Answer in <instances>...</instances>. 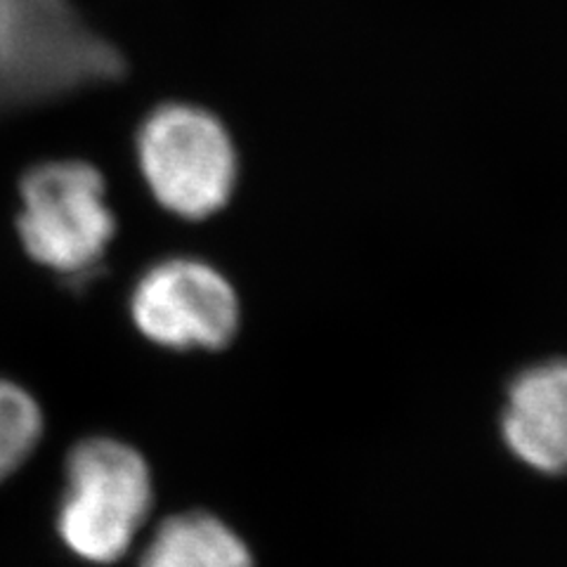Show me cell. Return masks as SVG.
Returning a JSON list of instances; mask_svg holds the SVG:
<instances>
[{"label": "cell", "instance_id": "cell-1", "mask_svg": "<svg viewBox=\"0 0 567 567\" xmlns=\"http://www.w3.org/2000/svg\"><path fill=\"white\" fill-rule=\"evenodd\" d=\"M123 69L71 0H0V114L112 83Z\"/></svg>", "mask_w": 567, "mask_h": 567}, {"label": "cell", "instance_id": "cell-2", "mask_svg": "<svg viewBox=\"0 0 567 567\" xmlns=\"http://www.w3.org/2000/svg\"><path fill=\"white\" fill-rule=\"evenodd\" d=\"M20 197L17 233L24 251L74 284L95 277L116 233L102 173L74 158L48 162L22 177Z\"/></svg>", "mask_w": 567, "mask_h": 567}, {"label": "cell", "instance_id": "cell-3", "mask_svg": "<svg viewBox=\"0 0 567 567\" xmlns=\"http://www.w3.org/2000/svg\"><path fill=\"white\" fill-rule=\"evenodd\" d=\"M60 532L76 556L114 563L128 551L154 502L152 473L118 440H83L66 461Z\"/></svg>", "mask_w": 567, "mask_h": 567}, {"label": "cell", "instance_id": "cell-4", "mask_svg": "<svg viewBox=\"0 0 567 567\" xmlns=\"http://www.w3.org/2000/svg\"><path fill=\"white\" fill-rule=\"evenodd\" d=\"M137 158L156 202L181 218H206L233 194V142L223 123L197 106L166 104L152 112L137 135Z\"/></svg>", "mask_w": 567, "mask_h": 567}, {"label": "cell", "instance_id": "cell-5", "mask_svg": "<svg viewBox=\"0 0 567 567\" xmlns=\"http://www.w3.org/2000/svg\"><path fill=\"white\" fill-rule=\"evenodd\" d=\"M131 312L150 341L175 350L223 348L239 324V303L229 281L210 265L189 258L154 265L137 281Z\"/></svg>", "mask_w": 567, "mask_h": 567}, {"label": "cell", "instance_id": "cell-6", "mask_svg": "<svg viewBox=\"0 0 567 567\" xmlns=\"http://www.w3.org/2000/svg\"><path fill=\"white\" fill-rule=\"evenodd\" d=\"M502 435L525 466L567 475V362L532 367L511 383Z\"/></svg>", "mask_w": 567, "mask_h": 567}, {"label": "cell", "instance_id": "cell-7", "mask_svg": "<svg viewBox=\"0 0 567 567\" xmlns=\"http://www.w3.org/2000/svg\"><path fill=\"white\" fill-rule=\"evenodd\" d=\"M140 567H256L251 548L210 513L192 511L158 525Z\"/></svg>", "mask_w": 567, "mask_h": 567}, {"label": "cell", "instance_id": "cell-8", "mask_svg": "<svg viewBox=\"0 0 567 567\" xmlns=\"http://www.w3.org/2000/svg\"><path fill=\"white\" fill-rule=\"evenodd\" d=\"M39 404L17 383L0 379V481L31 454L41 437Z\"/></svg>", "mask_w": 567, "mask_h": 567}]
</instances>
